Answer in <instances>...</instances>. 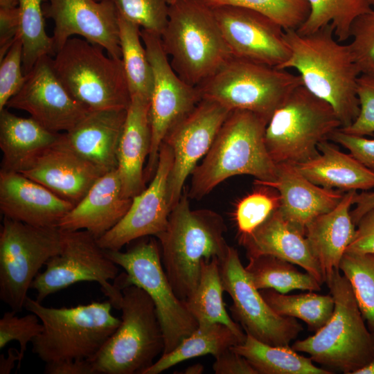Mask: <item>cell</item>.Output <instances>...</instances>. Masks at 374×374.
I'll return each mask as SVG.
<instances>
[{
    "label": "cell",
    "instance_id": "e0dca14e",
    "mask_svg": "<svg viewBox=\"0 0 374 374\" xmlns=\"http://www.w3.org/2000/svg\"><path fill=\"white\" fill-rule=\"evenodd\" d=\"M26 75L23 86L8 100L6 108L25 111L44 127L57 133L71 130L89 112L59 80L52 56L42 57Z\"/></svg>",
    "mask_w": 374,
    "mask_h": 374
},
{
    "label": "cell",
    "instance_id": "6f0895ef",
    "mask_svg": "<svg viewBox=\"0 0 374 374\" xmlns=\"http://www.w3.org/2000/svg\"><path fill=\"white\" fill-rule=\"evenodd\" d=\"M19 5V0H0V8H15Z\"/></svg>",
    "mask_w": 374,
    "mask_h": 374
},
{
    "label": "cell",
    "instance_id": "816d5d0a",
    "mask_svg": "<svg viewBox=\"0 0 374 374\" xmlns=\"http://www.w3.org/2000/svg\"><path fill=\"white\" fill-rule=\"evenodd\" d=\"M46 374H95L93 364L89 359L64 360L46 363Z\"/></svg>",
    "mask_w": 374,
    "mask_h": 374
},
{
    "label": "cell",
    "instance_id": "7dc6e473",
    "mask_svg": "<svg viewBox=\"0 0 374 374\" xmlns=\"http://www.w3.org/2000/svg\"><path fill=\"white\" fill-rule=\"evenodd\" d=\"M330 140L346 148L351 155L374 172V139L347 134L339 129Z\"/></svg>",
    "mask_w": 374,
    "mask_h": 374
},
{
    "label": "cell",
    "instance_id": "681fc988",
    "mask_svg": "<svg viewBox=\"0 0 374 374\" xmlns=\"http://www.w3.org/2000/svg\"><path fill=\"white\" fill-rule=\"evenodd\" d=\"M213 364L215 374H258L251 364L231 348L216 357Z\"/></svg>",
    "mask_w": 374,
    "mask_h": 374
},
{
    "label": "cell",
    "instance_id": "2e32d148",
    "mask_svg": "<svg viewBox=\"0 0 374 374\" xmlns=\"http://www.w3.org/2000/svg\"><path fill=\"white\" fill-rule=\"evenodd\" d=\"M231 111L216 102L202 99L167 133L163 142L172 151L168 195L171 208L177 204L184 183L205 156Z\"/></svg>",
    "mask_w": 374,
    "mask_h": 374
},
{
    "label": "cell",
    "instance_id": "d6a6232c",
    "mask_svg": "<svg viewBox=\"0 0 374 374\" xmlns=\"http://www.w3.org/2000/svg\"><path fill=\"white\" fill-rule=\"evenodd\" d=\"M242 343L228 326L215 323L198 326L172 350L163 354L143 374H159L185 360L212 355L216 357L225 350Z\"/></svg>",
    "mask_w": 374,
    "mask_h": 374
},
{
    "label": "cell",
    "instance_id": "91938a15",
    "mask_svg": "<svg viewBox=\"0 0 374 374\" xmlns=\"http://www.w3.org/2000/svg\"><path fill=\"white\" fill-rule=\"evenodd\" d=\"M372 7H374V0H369Z\"/></svg>",
    "mask_w": 374,
    "mask_h": 374
},
{
    "label": "cell",
    "instance_id": "7402d4cb",
    "mask_svg": "<svg viewBox=\"0 0 374 374\" xmlns=\"http://www.w3.org/2000/svg\"><path fill=\"white\" fill-rule=\"evenodd\" d=\"M74 205L27 177L0 170V211L3 217L37 226H57Z\"/></svg>",
    "mask_w": 374,
    "mask_h": 374
},
{
    "label": "cell",
    "instance_id": "836d02e7",
    "mask_svg": "<svg viewBox=\"0 0 374 374\" xmlns=\"http://www.w3.org/2000/svg\"><path fill=\"white\" fill-rule=\"evenodd\" d=\"M244 267L248 276L258 290L272 289L282 294L301 290L319 292L321 285L311 274L297 269L295 265L282 258L260 255L248 258Z\"/></svg>",
    "mask_w": 374,
    "mask_h": 374
},
{
    "label": "cell",
    "instance_id": "e575fe53",
    "mask_svg": "<svg viewBox=\"0 0 374 374\" xmlns=\"http://www.w3.org/2000/svg\"><path fill=\"white\" fill-rule=\"evenodd\" d=\"M121 60L130 97L150 100L153 85L152 66L140 27L118 14Z\"/></svg>",
    "mask_w": 374,
    "mask_h": 374
},
{
    "label": "cell",
    "instance_id": "680465c9",
    "mask_svg": "<svg viewBox=\"0 0 374 374\" xmlns=\"http://www.w3.org/2000/svg\"><path fill=\"white\" fill-rule=\"evenodd\" d=\"M168 3L171 5L175 3L176 1H177L178 0H168Z\"/></svg>",
    "mask_w": 374,
    "mask_h": 374
},
{
    "label": "cell",
    "instance_id": "b9f144b4",
    "mask_svg": "<svg viewBox=\"0 0 374 374\" xmlns=\"http://www.w3.org/2000/svg\"><path fill=\"white\" fill-rule=\"evenodd\" d=\"M112 2L118 15L142 29L161 35L168 21V0H107Z\"/></svg>",
    "mask_w": 374,
    "mask_h": 374
},
{
    "label": "cell",
    "instance_id": "8992f818",
    "mask_svg": "<svg viewBox=\"0 0 374 374\" xmlns=\"http://www.w3.org/2000/svg\"><path fill=\"white\" fill-rule=\"evenodd\" d=\"M326 285L335 301L329 321L315 334L293 343L297 352L345 374L364 366L374 357V334L362 314L352 287L339 269H335Z\"/></svg>",
    "mask_w": 374,
    "mask_h": 374
},
{
    "label": "cell",
    "instance_id": "9a60e30c",
    "mask_svg": "<svg viewBox=\"0 0 374 374\" xmlns=\"http://www.w3.org/2000/svg\"><path fill=\"white\" fill-rule=\"evenodd\" d=\"M220 271L224 291L233 301L231 313L246 334L269 345L289 346L303 330L296 319L277 314L265 301L234 247L220 262Z\"/></svg>",
    "mask_w": 374,
    "mask_h": 374
},
{
    "label": "cell",
    "instance_id": "f5cc1de1",
    "mask_svg": "<svg viewBox=\"0 0 374 374\" xmlns=\"http://www.w3.org/2000/svg\"><path fill=\"white\" fill-rule=\"evenodd\" d=\"M355 208L350 211L353 222L357 226L362 217L374 206V192L356 194L354 199Z\"/></svg>",
    "mask_w": 374,
    "mask_h": 374
},
{
    "label": "cell",
    "instance_id": "f35d334b",
    "mask_svg": "<svg viewBox=\"0 0 374 374\" xmlns=\"http://www.w3.org/2000/svg\"><path fill=\"white\" fill-rule=\"evenodd\" d=\"M339 270L349 281L366 325L374 334V253L346 251Z\"/></svg>",
    "mask_w": 374,
    "mask_h": 374
},
{
    "label": "cell",
    "instance_id": "f1b7e54d",
    "mask_svg": "<svg viewBox=\"0 0 374 374\" xmlns=\"http://www.w3.org/2000/svg\"><path fill=\"white\" fill-rule=\"evenodd\" d=\"M60 135L46 129L33 118L17 116L5 107L0 111L1 170L23 172Z\"/></svg>",
    "mask_w": 374,
    "mask_h": 374
},
{
    "label": "cell",
    "instance_id": "ee69618b",
    "mask_svg": "<svg viewBox=\"0 0 374 374\" xmlns=\"http://www.w3.org/2000/svg\"><path fill=\"white\" fill-rule=\"evenodd\" d=\"M11 310L3 314L0 319V348L3 349L10 341H17L20 346L23 359L29 342L43 330L39 318L34 313L19 317Z\"/></svg>",
    "mask_w": 374,
    "mask_h": 374
},
{
    "label": "cell",
    "instance_id": "603a6c76",
    "mask_svg": "<svg viewBox=\"0 0 374 374\" xmlns=\"http://www.w3.org/2000/svg\"><path fill=\"white\" fill-rule=\"evenodd\" d=\"M132 202L123 195L116 169L100 177L57 227L65 231L85 230L98 240L121 221Z\"/></svg>",
    "mask_w": 374,
    "mask_h": 374
},
{
    "label": "cell",
    "instance_id": "44dd1931",
    "mask_svg": "<svg viewBox=\"0 0 374 374\" xmlns=\"http://www.w3.org/2000/svg\"><path fill=\"white\" fill-rule=\"evenodd\" d=\"M57 195L78 204L103 174L72 150L63 139L45 149L23 172Z\"/></svg>",
    "mask_w": 374,
    "mask_h": 374
},
{
    "label": "cell",
    "instance_id": "1f68e13d",
    "mask_svg": "<svg viewBox=\"0 0 374 374\" xmlns=\"http://www.w3.org/2000/svg\"><path fill=\"white\" fill-rule=\"evenodd\" d=\"M244 342L231 348L247 359L258 374H332L317 366L311 358L299 355L290 346H272L249 334Z\"/></svg>",
    "mask_w": 374,
    "mask_h": 374
},
{
    "label": "cell",
    "instance_id": "ba28073f",
    "mask_svg": "<svg viewBox=\"0 0 374 374\" xmlns=\"http://www.w3.org/2000/svg\"><path fill=\"white\" fill-rule=\"evenodd\" d=\"M121 321L91 360L95 374H143L162 354L164 339L156 307L141 287L121 288Z\"/></svg>",
    "mask_w": 374,
    "mask_h": 374
},
{
    "label": "cell",
    "instance_id": "3957f363",
    "mask_svg": "<svg viewBox=\"0 0 374 374\" xmlns=\"http://www.w3.org/2000/svg\"><path fill=\"white\" fill-rule=\"evenodd\" d=\"M267 122L249 111H231L203 161L191 174L188 197L199 200L224 180L236 175L254 177L256 184L274 181L276 164L264 139Z\"/></svg>",
    "mask_w": 374,
    "mask_h": 374
},
{
    "label": "cell",
    "instance_id": "277c9868",
    "mask_svg": "<svg viewBox=\"0 0 374 374\" xmlns=\"http://www.w3.org/2000/svg\"><path fill=\"white\" fill-rule=\"evenodd\" d=\"M161 38L175 71L193 87L233 57L213 8L202 0H178L170 5Z\"/></svg>",
    "mask_w": 374,
    "mask_h": 374
},
{
    "label": "cell",
    "instance_id": "d4e9b609",
    "mask_svg": "<svg viewBox=\"0 0 374 374\" xmlns=\"http://www.w3.org/2000/svg\"><path fill=\"white\" fill-rule=\"evenodd\" d=\"M277 190L283 216L304 233L307 226L318 216L333 209L344 193L317 185L305 177L295 164H276L274 181L265 184Z\"/></svg>",
    "mask_w": 374,
    "mask_h": 374
},
{
    "label": "cell",
    "instance_id": "60d3db41",
    "mask_svg": "<svg viewBox=\"0 0 374 374\" xmlns=\"http://www.w3.org/2000/svg\"><path fill=\"white\" fill-rule=\"evenodd\" d=\"M258 188L241 199L235 210L238 235L252 233L280 206L278 193L272 187L257 184Z\"/></svg>",
    "mask_w": 374,
    "mask_h": 374
},
{
    "label": "cell",
    "instance_id": "f6af8a7d",
    "mask_svg": "<svg viewBox=\"0 0 374 374\" xmlns=\"http://www.w3.org/2000/svg\"><path fill=\"white\" fill-rule=\"evenodd\" d=\"M23 48L19 35L0 59V111L23 86L26 75L23 71Z\"/></svg>",
    "mask_w": 374,
    "mask_h": 374
},
{
    "label": "cell",
    "instance_id": "ab89813d",
    "mask_svg": "<svg viewBox=\"0 0 374 374\" xmlns=\"http://www.w3.org/2000/svg\"><path fill=\"white\" fill-rule=\"evenodd\" d=\"M209 6H237L259 12L284 30L297 29L310 12L307 0H202Z\"/></svg>",
    "mask_w": 374,
    "mask_h": 374
},
{
    "label": "cell",
    "instance_id": "52a82bcc",
    "mask_svg": "<svg viewBox=\"0 0 374 374\" xmlns=\"http://www.w3.org/2000/svg\"><path fill=\"white\" fill-rule=\"evenodd\" d=\"M78 37L69 39L52 57L59 80L89 111L127 109L130 93L121 59Z\"/></svg>",
    "mask_w": 374,
    "mask_h": 374
},
{
    "label": "cell",
    "instance_id": "7bdbcfd3",
    "mask_svg": "<svg viewBox=\"0 0 374 374\" xmlns=\"http://www.w3.org/2000/svg\"><path fill=\"white\" fill-rule=\"evenodd\" d=\"M348 44L361 73L374 75V7L354 22Z\"/></svg>",
    "mask_w": 374,
    "mask_h": 374
},
{
    "label": "cell",
    "instance_id": "5bb4252c",
    "mask_svg": "<svg viewBox=\"0 0 374 374\" xmlns=\"http://www.w3.org/2000/svg\"><path fill=\"white\" fill-rule=\"evenodd\" d=\"M153 73L150 100L152 140L145 179L153 177L160 146L170 130L187 115L202 100L196 87L184 81L172 67L165 52L161 35L141 30Z\"/></svg>",
    "mask_w": 374,
    "mask_h": 374
},
{
    "label": "cell",
    "instance_id": "74e56055",
    "mask_svg": "<svg viewBox=\"0 0 374 374\" xmlns=\"http://www.w3.org/2000/svg\"><path fill=\"white\" fill-rule=\"evenodd\" d=\"M44 0H19V36L23 48V71L26 75L45 55H55L53 42L44 28Z\"/></svg>",
    "mask_w": 374,
    "mask_h": 374
},
{
    "label": "cell",
    "instance_id": "83f0119b",
    "mask_svg": "<svg viewBox=\"0 0 374 374\" xmlns=\"http://www.w3.org/2000/svg\"><path fill=\"white\" fill-rule=\"evenodd\" d=\"M357 193H344L333 209L318 216L306 227L305 235L322 269L325 283L335 269H339L341 260L355 235L350 208Z\"/></svg>",
    "mask_w": 374,
    "mask_h": 374
},
{
    "label": "cell",
    "instance_id": "11a10c76",
    "mask_svg": "<svg viewBox=\"0 0 374 374\" xmlns=\"http://www.w3.org/2000/svg\"><path fill=\"white\" fill-rule=\"evenodd\" d=\"M353 374H374V357L364 366L355 371Z\"/></svg>",
    "mask_w": 374,
    "mask_h": 374
},
{
    "label": "cell",
    "instance_id": "30bf717a",
    "mask_svg": "<svg viewBox=\"0 0 374 374\" xmlns=\"http://www.w3.org/2000/svg\"><path fill=\"white\" fill-rule=\"evenodd\" d=\"M301 84L299 75L233 56L197 88L202 99L216 102L231 112L249 111L269 121Z\"/></svg>",
    "mask_w": 374,
    "mask_h": 374
},
{
    "label": "cell",
    "instance_id": "5b68a950",
    "mask_svg": "<svg viewBox=\"0 0 374 374\" xmlns=\"http://www.w3.org/2000/svg\"><path fill=\"white\" fill-rule=\"evenodd\" d=\"M109 301L71 308H48L27 296L24 308L41 320L43 330L32 341V351L45 364L92 360L116 331L121 319L112 314Z\"/></svg>",
    "mask_w": 374,
    "mask_h": 374
},
{
    "label": "cell",
    "instance_id": "cb8c5ba5",
    "mask_svg": "<svg viewBox=\"0 0 374 374\" xmlns=\"http://www.w3.org/2000/svg\"><path fill=\"white\" fill-rule=\"evenodd\" d=\"M248 258L271 255L303 268L322 285L325 277L305 233L289 222L280 209L248 235H239Z\"/></svg>",
    "mask_w": 374,
    "mask_h": 374
},
{
    "label": "cell",
    "instance_id": "ffe728a7",
    "mask_svg": "<svg viewBox=\"0 0 374 374\" xmlns=\"http://www.w3.org/2000/svg\"><path fill=\"white\" fill-rule=\"evenodd\" d=\"M45 18L54 22L51 37L56 52L75 35L99 45L115 59H121L118 12L107 0H48Z\"/></svg>",
    "mask_w": 374,
    "mask_h": 374
},
{
    "label": "cell",
    "instance_id": "7a4b0ae2",
    "mask_svg": "<svg viewBox=\"0 0 374 374\" xmlns=\"http://www.w3.org/2000/svg\"><path fill=\"white\" fill-rule=\"evenodd\" d=\"M222 217L206 209L192 210L185 190L172 208L166 228L155 237L161 261L177 296L185 301L196 288L202 265L214 258L221 261L229 246Z\"/></svg>",
    "mask_w": 374,
    "mask_h": 374
},
{
    "label": "cell",
    "instance_id": "8d00e7d4",
    "mask_svg": "<svg viewBox=\"0 0 374 374\" xmlns=\"http://www.w3.org/2000/svg\"><path fill=\"white\" fill-rule=\"evenodd\" d=\"M269 305L278 314L304 321L312 331L322 328L330 319L335 301L330 294L308 293L289 295L272 289L260 290Z\"/></svg>",
    "mask_w": 374,
    "mask_h": 374
},
{
    "label": "cell",
    "instance_id": "9c48e42d",
    "mask_svg": "<svg viewBox=\"0 0 374 374\" xmlns=\"http://www.w3.org/2000/svg\"><path fill=\"white\" fill-rule=\"evenodd\" d=\"M341 127L332 107L303 84L274 112L265 130L267 152L276 163L299 164L319 154L318 145Z\"/></svg>",
    "mask_w": 374,
    "mask_h": 374
},
{
    "label": "cell",
    "instance_id": "4dcf8cb0",
    "mask_svg": "<svg viewBox=\"0 0 374 374\" xmlns=\"http://www.w3.org/2000/svg\"><path fill=\"white\" fill-rule=\"evenodd\" d=\"M220 262L217 258H214L203 262L199 283L184 301L198 326L222 323L231 328L244 342L246 333L238 323L233 321L225 308Z\"/></svg>",
    "mask_w": 374,
    "mask_h": 374
},
{
    "label": "cell",
    "instance_id": "ac0fdd59",
    "mask_svg": "<svg viewBox=\"0 0 374 374\" xmlns=\"http://www.w3.org/2000/svg\"><path fill=\"white\" fill-rule=\"evenodd\" d=\"M212 8L233 56L277 69L289 59L285 30L269 17L237 6Z\"/></svg>",
    "mask_w": 374,
    "mask_h": 374
},
{
    "label": "cell",
    "instance_id": "484cf974",
    "mask_svg": "<svg viewBox=\"0 0 374 374\" xmlns=\"http://www.w3.org/2000/svg\"><path fill=\"white\" fill-rule=\"evenodd\" d=\"M127 109L89 111L62 133L66 144L103 175L117 169L118 148Z\"/></svg>",
    "mask_w": 374,
    "mask_h": 374
},
{
    "label": "cell",
    "instance_id": "bcb514c9",
    "mask_svg": "<svg viewBox=\"0 0 374 374\" xmlns=\"http://www.w3.org/2000/svg\"><path fill=\"white\" fill-rule=\"evenodd\" d=\"M359 113L352 123L341 131L360 136L374 134V75L361 73L357 82Z\"/></svg>",
    "mask_w": 374,
    "mask_h": 374
},
{
    "label": "cell",
    "instance_id": "4fadbf2b",
    "mask_svg": "<svg viewBox=\"0 0 374 374\" xmlns=\"http://www.w3.org/2000/svg\"><path fill=\"white\" fill-rule=\"evenodd\" d=\"M45 265V270L37 275L30 287L37 292L38 302L73 284L94 281L99 283L112 306L120 310L122 291L109 282L117 277L118 265L89 232L62 231V249Z\"/></svg>",
    "mask_w": 374,
    "mask_h": 374
},
{
    "label": "cell",
    "instance_id": "d6986e66",
    "mask_svg": "<svg viewBox=\"0 0 374 374\" xmlns=\"http://www.w3.org/2000/svg\"><path fill=\"white\" fill-rule=\"evenodd\" d=\"M172 163V151L162 142L150 185L132 198L129 210L121 221L97 240L103 249L121 250L135 240L156 236L165 230L172 211L168 186Z\"/></svg>",
    "mask_w": 374,
    "mask_h": 374
},
{
    "label": "cell",
    "instance_id": "7c38bea8",
    "mask_svg": "<svg viewBox=\"0 0 374 374\" xmlns=\"http://www.w3.org/2000/svg\"><path fill=\"white\" fill-rule=\"evenodd\" d=\"M62 231L3 217L0 231V299L11 310L24 308L27 293L39 269L60 252Z\"/></svg>",
    "mask_w": 374,
    "mask_h": 374
},
{
    "label": "cell",
    "instance_id": "d590c367",
    "mask_svg": "<svg viewBox=\"0 0 374 374\" xmlns=\"http://www.w3.org/2000/svg\"><path fill=\"white\" fill-rule=\"evenodd\" d=\"M307 1L310 7L308 16L296 30L301 35H308L330 26L340 42L350 39L355 20L372 8L369 0Z\"/></svg>",
    "mask_w": 374,
    "mask_h": 374
},
{
    "label": "cell",
    "instance_id": "f907efd6",
    "mask_svg": "<svg viewBox=\"0 0 374 374\" xmlns=\"http://www.w3.org/2000/svg\"><path fill=\"white\" fill-rule=\"evenodd\" d=\"M19 30V10L15 8H0V59L12 44Z\"/></svg>",
    "mask_w": 374,
    "mask_h": 374
},
{
    "label": "cell",
    "instance_id": "4316f807",
    "mask_svg": "<svg viewBox=\"0 0 374 374\" xmlns=\"http://www.w3.org/2000/svg\"><path fill=\"white\" fill-rule=\"evenodd\" d=\"M150 100L131 97L118 148L117 170L123 195L133 198L145 189L143 166L151 148Z\"/></svg>",
    "mask_w": 374,
    "mask_h": 374
},
{
    "label": "cell",
    "instance_id": "8fae6325",
    "mask_svg": "<svg viewBox=\"0 0 374 374\" xmlns=\"http://www.w3.org/2000/svg\"><path fill=\"white\" fill-rule=\"evenodd\" d=\"M105 251L126 272L117 276L114 284L121 290L127 285H137L154 301L164 339L161 355L172 350L197 328V321L185 301L177 296L169 282L162 264L160 246L155 239H144L126 251Z\"/></svg>",
    "mask_w": 374,
    "mask_h": 374
},
{
    "label": "cell",
    "instance_id": "db71d44e",
    "mask_svg": "<svg viewBox=\"0 0 374 374\" xmlns=\"http://www.w3.org/2000/svg\"><path fill=\"white\" fill-rule=\"evenodd\" d=\"M8 357L3 354L0 355V374H10L14 368L15 362H17V371L19 369L22 358L20 351L16 348H10L8 350Z\"/></svg>",
    "mask_w": 374,
    "mask_h": 374
},
{
    "label": "cell",
    "instance_id": "c3c4849f",
    "mask_svg": "<svg viewBox=\"0 0 374 374\" xmlns=\"http://www.w3.org/2000/svg\"><path fill=\"white\" fill-rule=\"evenodd\" d=\"M346 251L374 253V206L359 221L354 238Z\"/></svg>",
    "mask_w": 374,
    "mask_h": 374
},
{
    "label": "cell",
    "instance_id": "9f6ffc18",
    "mask_svg": "<svg viewBox=\"0 0 374 374\" xmlns=\"http://www.w3.org/2000/svg\"><path fill=\"white\" fill-rule=\"evenodd\" d=\"M204 366L202 364H195L186 368L183 372L186 374H201L204 373Z\"/></svg>",
    "mask_w": 374,
    "mask_h": 374
},
{
    "label": "cell",
    "instance_id": "6da1fadb",
    "mask_svg": "<svg viewBox=\"0 0 374 374\" xmlns=\"http://www.w3.org/2000/svg\"><path fill=\"white\" fill-rule=\"evenodd\" d=\"M285 39L290 56L279 69H295L303 85L332 107L341 128L350 125L359 113L356 90L361 73L348 44L339 42L330 26L308 35L285 30Z\"/></svg>",
    "mask_w": 374,
    "mask_h": 374
},
{
    "label": "cell",
    "instance_id": "f546056e",
    "mask_svg": "<svg viewBox=\"0 0 374 374\" xmlns=\"http://www.w3.org/2000/svg\"><path fill=\"white\" fill-rule=\"evenodd\" d=\"M318 150L317 157L296 165L310 181L342 192L374 188V172L353 155L341 152L328 140L321 142Z\"/></svg>",
    "mask_w": 374,
    "mask_h": 374
}]
</instances>
